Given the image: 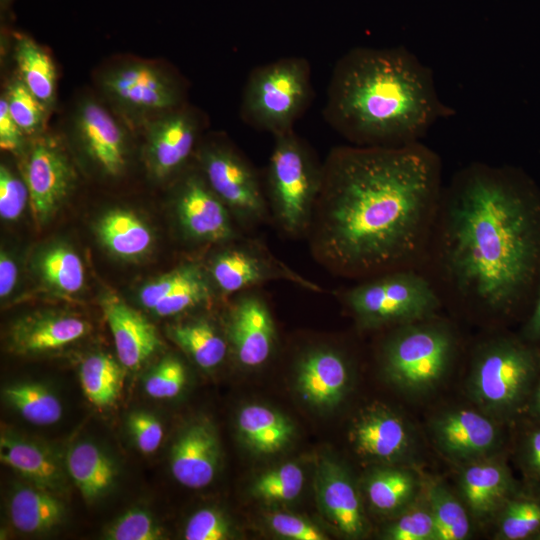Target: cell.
Returning a JSON list of instances; mask_svg holds the SVG:
<instances>
[{"instance_id":"cell-15","label":"cell","mask_w":540,"mask_h":540,"mask_svg":"<svg viewBox=\"0 0 540 540\" xmlns=\"http://www.w3.org/2000/svg\"><path fill=\"white\" fill-rule=\"evenodd\" d=\"M146 126L150 167L158 178H165L189 159L199 133V119L182 106L148 121Z\"/></svg>"},{"instance_id":"cell-18","label":"cell","mask_w":540,"mask_h":540,"mask_svg":"<svg viewBox=\"0 0 540 540\" xmlns=\"http://www.w3.org/2000/svg\"><path fill=\"white\" fill-rule=\"evenodd\" d=\"M275 326L266 303L256 294L245 293L234 304L229 319V336L238 361L258 367L270 357Z\"/></svg>"},{"instance_id":"cell-17","label":"cell","mask_w":540,"mask_h":540,"mask_svg":"<svg viewBox=\"0 0 540 540\" xmlns=\"http://www.w3.org/2000/svg\"><path fill=\"white\" fill-rule=\"evenodd\" d=\"M179 222L186 234L198 241L223 242L234 236L229 210L204 177H187L177 196Z\"/></svg>"},{"instance_id":"cell-30","label":"cell","mask_w":540,"mask_h":540,"mask_svg":"<svg viewBox=\"0 0 540 540\" xmlns=\"http://www.w3.org/2000/svg\"><path fill=\"white\" fill-rule=\"evenodd\" d=\"M102 243L115 255L134 258L151 246L149 228L132 212L113 210L102 217L98 225Z\"/></svg>"},{"instance_id":"cell-19","label":"cell","mask_w":540,"mask_h":540,"mask_svg":"<svg viewBox=\"0 0 540 540\" xmlns=\"http://www.w3.org/2000/svg\"><path fill=\"white\" fill-rule=\"evenodd\" d=\"M220 459L218 438L205 423H194L176 439L170 454V469L175 480L190 489L209 485Z\"/></svg>"},{"instance_id":"cell-38","label":"cell","mask_w":540,"mask_h":540,"mask_svg":"<svg viewBox=\"0 0 540 540\" xmlns=\"http://www.w3.org/2000/svg\"><path fill=\"white\" fill-rule=\"evenodd\" d=\"M3 96L10 115L25 135H35L42 131L50 109L25 86L19 77L9 82Z\"/></svg>"},{"instance_id":"cell-21","label":"cell","mask_w":540,"mask_h":540,"mask_svg":"<svg viewBox=\"0 0 540 540\" xmlns=\"http://www.w3.org/2000/svg\"><path fill=\"white\" fill-rule=\"evenodd\" d=\"M348 381L347 363L333 350L310 351L298 365V390L306 401L317 406L338 404L346 392Z\"/></svg>"},{"instance_id":"cell-27","label":"cell","mask_w":540,"mask_h":540,"mask_svg":"<svg viewBox=\"0 0 540 540\" xmlns=\"http://www.w3.org/2000/svg\"><path fill=\"white\" fill-rule=\"evenodd\" d=\"M66 466L82 497L88 501L104 495L117 475L112 460L90 442L73 445L67 453Z\"/></svg>"},{"instance_id":"cell-6","label":"cell","mask_w":540,"mask_h":540,"mask_svg":"<svg viewBox=\"0 0 540 540\" xmlns=\"http://www.w3.org/2000/svg\"><path fill=\"white\" fill-rule=\"evenodd\" d=\"M321 180L322 167L293 130L274 136L267 170L268 195L285 232L298 235L309 227Z\"/></svg>"},{"instance_id":"cell-35","label":"cell","mask_w":540,"mask_h":540,"mask_svg":"<svg viewBox=\"0 0 540 540\" xmlns=\"http://www.w3.org/2000/svg\"><path fill=\"white\" fill-rule=\"evenodd\" d=\"M79 378L86 398L93 405L103 408L113 405L118 399L123 372L110 355L98 353L82 362Z\"/></svg>"},{"instance_id":"cell-46","label":"cell","mask_w":540,"mask_h":540,"mask_svg":"<svg viewBox=\"0 0 540 540\" xmlns=\"http://www.w3.org/2000/svg\"><path fill=\"white\" fill-rule=\"evenodd\" d=\"M522 416L527 418L528 425L518 442L517 459L528 480L534 481L540 471V420Z\"/></svg>"},{"instance_id":"cell-13","label":"cell","mask_w":540,"mask_h":540,"mask_svg":"<svg viewBox=\"0 0 540 540\" xmlns=\"http://www.w3.org/2000/svg\"><path fill=\"white\" fill-rule=\"evenodd\" d=\"M210 274L215 285L227 294L246 291L279 278L318 290L316 285L301 279L262 249L249 244L234 246L219 253L211 263Z\"/></svg>"},{"instance_id":"cell-20","label":"cell","mask_w":540,"mask_h":540,"mask_svg":"<svg viewBox=\"0 0 540 540\" xmlns=\"http://www.w3.org/2000/svg\"><path fill=\"white\" fill-rule=\"evenodd\" d=\"M102 308L120 364L131 370L140 368L160 345L155 327L115 296L104 299Z\"/></svg>"},{"instance_id":"cell-7","label":"cell","mask_w":540,"mask_h":540,"mask_svg":"<svg viewBox=\"0 0 540 540\" xmlns=\"http://www.w3.org/2000/svg\"><path fill=\"white\" fill-rule=\"evenodd\" d=\"M404 324L384 348V370L402 390L420 394L446 375L455 352L451 330L437 322Z\"/></svg>"},{"instance_id":"cell-53","label":"cell","mask_w":540,"mask_h":540,"mask_svg":"<svg viewBox=\"0 0 540 540\" xmlns=\"http://www.w3.org/2000/svg\"><path fill=\"white\" fill-rule=\"evenodd\" d=\"M534 481H537V482L540 483V471H539V473H538V475H537V477H536V479Z\"/></svg>"},{"instance_id":"cell-8","label":"cell","mask_w":540,"mask_h":540,"mask_svg":"<svg viewBox=\"0 0 540 540\" xmlns=\"http://www.w3.org/2000/svg\"><path fill=\"white\" fill-rule=\"evenodd\" d=\"M346 302L365 326L408 324L430 318L439 307L431 285L414 272H394L346 293Z\"/></svg>"},{"instance_id":"cell-32","label":"cell","mask_w":540,"mask_h":540,"mask_svg":"<svg viewBox=\"0 0 540 540\" xmlns=\"http://www.w3.org/2000/svg\"><path fill=\"white\" fill-rule=\"evenodd\" d=\"M170 336L203 369H213L224 360L227 344L215 327L206 320L174 325Z\"/></svg>"},{"instance_id":"cell-50","label":"cell","mask_w":540,"mask_h":540,"mask_svg":"<svg viewBox=\"0 0 540 540\" xmlns=\"http://www.w3.org/2000/svg\"><path fill=\"white\" fill-rule=\"evenodd\" d=\"M520 336L540 347V282L535 301L523 323Z\"/></svg>"},{"instance_id":"cell-22","label":"cell","mask_w":540,"mask_h":540,"mask_svg":"<svg viewBox=\"0 0 540 540\" xmlns=\"http://www.w3.org/2000/svg\"><path fill=\"white\" fill-rule=\"evenodd\" d=\"M318 498L329 520L349 537L366 530L360 498L346 471L334 462L322 464L318 475Z\"/></svg>"},{"instance_id":"cell-40","label":"cell","mask_w":540,"mask_h":540,"mask_svg":"<svg viewBox=\"0 0 540 540\" xmlns=\"http://www.w3.org/2000/svg\"><path fill=\"white\" fill-rule=\"evenodd\" d=\"M390 540H436V526L426 498L405 508L386 530Z\"/></svg>"},{"instance_id":"cell-37","label":"cell","mask_w":540,"mask_h":540,"mask_svg":"<svg viewBox=\"0 0 540 540\" xmlns=\"http://www.w3.org/2000/svg\"><path fill=\"white\" fill-rule=\"evenodd\" d=\"M44 279L65 293L78 292L84 283V267L79 256L67 247H54L40 260Z\"/></svg>"},{"instance_id":"cell-44","label":"cell","mask_w":540,"mask_h":540,"mask_svg":"<svg viewBox=\"0 0 540 540\" xmlns=\"http://www.w3.org/2000/svg\"><path fill=\"white\" fill-rule=\"evenodd\" d=\"M29 191L26 182L13 174L5 165L0 167V216L15 220L23 212Z\"/></svg>"},{"instance_id":"cell-10","label":"cell","mask_w":540,"mask_h":540,"mask_svg":"<svg viewBox=\"0 0 540 540\" xmlns=\"http://www.w3.org/2000/svg\"><path fill=\"white\" fill-rule=\"evenodd\" d=\"M204 179L229 211L244 223H260L267 206L253 167L229 144H210L200 153Z\"/></svg>"},{"instance_id":"cell-33","label":"cell","mask_w":540,"mask_h":540,"mask_svg":"<svg viewBox=\"0 0 540 540\" xmlns=\"http://www.w3.org/2000/svg\"><path fill=\"white\" fill-rule=\"evenodd\" d=\"M497 520L500 539H540V493L520 486L498 512Z\"/></svg>"},{"instance_id":"cell-43","label":"cell","mask_w":540,"mask_h":540,"mask_svg":"<svg viewBox=\"0 0 540 540\" xmlns=\"http://www.w3.org/2000/svg\"><path fill=\"white\" fill-rule=\"evenodd\" d=\"M229 537L230 526L227 519L212 508L195 512L184 529L186 540H225Z\"/></svg>"},{"instance_id":"cell-5","label":"cell","mask_w":540,"mask_h":540,"mask_svg":"<svg viewBox=\"0 0 540 540\" xmlns=\"http://www.w3.org/2000/svg\"><path fill=\"white\" fill-rule=\"evenodd\" d=\"M311 69L301 57H285L255 68L244 85L241 116L274 136L293 130L312 99Z\"/></svg>"},{"instance_id":"cell-4","label":"cell","mask_w":540,"mask_h":540,"mask_svg":"<svg viewBox=\"0 0 540 540\" xmlns=\"http://www.w3.org/2000/svg\"><path fill=\"white\" fill-rule=\"evenodd\" d=\"M540 375V347L517 337H500L476 354L468 392L480 409L500 420L523 415Z\"/></svg>"},{"instance_id":"cell-16","label":"cell","mask_w":540,"mask_h":540,"mask_svg":"<svg viewBox=\"0 0 540 540\" xmlns=\"http://www.w3.org/2000/svg\"><path fill=\"white\" fill-rule=\"evenodd\" d=\"M520 486L504 460L493 455L463 463L459 474L461 498L477 519L497 515Z\"/></svg>"},{"instance_id":"cell-48","label":"cell","mask_w":540,"mask_h":540,"mask_svg":"<svg viewBox=\"0 0 540 540\" xmlns=\"http://www.w3.org/2000/svg\"><path fill=\"white\" fill-rule=\"evenodd\" d=\"M269 522L275 533L288 539H326V535L317 526L295 515L276 513L270 517Z\"/></svg>"},{"instance_id":"cell-36","label":"cell","mask_w":540,"mask_h":540,"mask_svg":"<svg viewBox=\"0 0 540 540\" xmlns=\"http://www.w3.org/2000/svg\"><path fill=\"white\" fill-rule=\"evenodd\" d=\"M436 526V540H463L470 535L471 524L466 508L440 482H430L425 496Z\"/></svg>"},{"instance_id":"cell-25","label":"cell","mask_w":540,"mask_h":540,"mask_svg":"<svg viewBox=\"0 0 540 540\" xmlns=\"http://www.w3.org/2000/svg\"><path fill=\"white\" fill-rule=\"evenodd\" d=\"M13 526L25 534L51 531L64 517L63 503L51 490L32 484L16 488L9 500Z\"/></svg>"},{"instance_id":"cell-51","label":"cell","mask_w":540,"mask_h":540,"mask_svg":"<svg viewBox=\"0 0 540 540\" xmlns=\"http://www.w3.org/2000/svg\"><path fill=\"white\" fill-rule=\"evenodd\" d=\"M17 280V267L15 262L1 252L0 255V296L7 297L14 289Z\"/></svg>"},{"instance_id":"cell-42","label":"cell","mask_w":540,"mask_h":540,"mask_svg":"<svg viewBox=\"0 0 540 540\" xmlns=\"http://www.w3.org/2000/svg\"><path fill=\"white\" fill-rule=\"evenodd\" d=\"M163 535L153 517L141 509L127 511L106 532V538L110 540H159Z\"/></svg>"},{"instance_id":"cell-49","label":"cell","mask_w":540,"mask_h":540,"mask_svg":"<svg viewBox=\"0 0 540 540\" xmlns=\"http://www.w3.org/2000/svg\"><path fill=\"white\" fill-rule=\"evenodd\" d=\"M25 133L13 120L7 102L2 95L0 99V147L4 151L16 153L24 144Z\"/></svg>"},{"instance_id":"cell-24","label":"cell","mask_w":540,"mask_h":540,"mask_svg":"<svg viewBox=\"0 0 540 540\" xmlns=\"http://www.w3.org/2000/svg\"><path fill=\"white\" fill-rule=\"evenodd\" d=\"M90 325L70 315H43L19 321L11 331V344L19 353L58 349L84 337Z\"/></svg>"},{"instance_id":"cell-39","label":"cell","mask_w":540,"mask_h":540,"mask_svg":"<svg viewBox=\"0 0 540 540\" xmlns=\"http://www.w3.org/2000/svg\"><path fill=\"white\" fill-rule=\"evenodd\" d=\"M303 484V470L290 462L260 475L253 492L265 501H291L300 494Z\"/></svg>"},{"instance_id":"cell-45","label":"cell","mask_w":540,"mask_h":540,"mask_svg":"<svg viewBox=\"0 0 540 540\" xmlns=\"http://www.w3.org/2000/svg\"><path fill=\"white\" fill-rule=\"evenodd\" d=\"M128 428L137 448L144 454L155 452L163 439L161 422L152 414L137 411L128 417Z\"/></svg>"},{"instance_id":"cell-31","label":"cell","mask_w":540,"mask_h":540,"mask_svg":"<svg viewBox=\"0 0 540 540\" xmlns=\"http://www.w3.org/2000/svg\"><path fill=\"white\" fill-rule=\"evenodd\" d=\"M418 482L410 471L401 468L375 470L367 479L370 504L383 513L407 508L415 501Z\"/></svg>"},{"instance_id":"cell-9","label":"cell","mask_w":540,"mask_h":540,"mask_svg":"<svg viewBox=\"0 0 540 540\" xmlns=\"http://www.w3.org/2000/svg\"><path fill=\"white\" fill-rule=\"evenodd\" d=\"M100 85L108 100L128 119L149 121L183 106L180 83L145 61H128L106 71Z\"/></svg>"},{"instance_id":"cell-47","label":"cell","mask_w":540,"mask_h":540,"mask_svg":"<svg viewBox=\"0 0 540 540\" xmlns=\"http://www.w3.org/2000/svg\"><path fill=\"white\" fill-rule=\"evenodd\" d=\"M195 267L194 265L182 266L145 285L139 294L141 304L152 311L157 304L190 276L189 274L194 271Z\"/></svg>"},{"instance_id":"cell-11","label":"cell","mask_w":540,"mask_h":540,"mask_svg":"<svg viewBox=\"0 0 540 540\" xmlns=\"http://www.w3.org/2000/svg\"><path fill=\"white\" fill-rule=\"evenodd\" d=\"M74 179L72 166L57 141L39 137L25 163L29 203L37 221L46 220L67 196Z\"/></svg>"},{"instance_id":"cell-1","label":"cell","mask_w":540,"mask_h":540,"mask_svg":"<svg viewBox=\"0 0 540 540\" xmlns=\"http://www.w3.org/2000/svg\"><path fill=\"white\" fill-rule=\"evenodd\" d=\"M440 176L439 157L421 142L334 148L311 221L319 260L364 275L412 257L438 204Z\"/></svg>"},{"instance_id":"cell-52","label":"cell","mask_w":540,"mask_h":540,"mask_svg":"<svg viewBox=\"0 0 540 540\" xmlns=\"http://www.w3.org/2000/svg\"><path fill=\"white\" fill-rule=\"evenodd\" d=\"M523 415L540 420V375L532 389Z\"/></svg>"},{"instance_id":"cell-12","label":"cell","mask_w":540,"mask_h":540,"mask_svg":"<svg viewBox=\"0 0 540 540\" xmlns=\"http://www.w3.org/2000/svg\"><path fill=\"white\" fill-rule=\"evenodd\" d=\"M438 448L449 458L466 463L497 452L502 431L493 417L471 409H453L432 423Z\"/></svg>"},{"instance_id":"cell-34","label":"cell","mask_w":540,"mask_h":540,"mask_svg":"<svg viewBox=\"0 0 540 540\" xmlns=\"http://www.w3.org/2000/svg\"><path fill=\"white\" fill-rule=\"evenodd\" d=\"M3 396L14 410L33 425H52L62 417L61 402L50 389L40 383L23 382L7 386Z\"/></svg>"},{"instance_id":"cell-26","label":"cell","mask_w":540,"mask_h":540,"mask_svg":"<svg viewBox=\"0 0 540 540\" xmlns=\"http://www.w3.org/2000/svg\"><path fill=\"white\" fill-rule=\"evenodd\" d=\"M0 459L4 465L35 485L55 491L64 484V475L56 460L32 442L13 436H2Z\"/></svg>"},{"instance_id":"cell-29","label":"cell","mask_w":540,"mask_h":540,"mask_svg":"<svg viewBox=\"0 0 540 540\" xmlns=\"http://www.w3.org/2000/svg\"><path fill=\"white\" fill-rule=\"evenodd\" d=\"M14 58L20 80L49 109L56 99L57 73L47 51L26 36L17 38Z\"/></svg>"},{"instance_id":"cell-28","label":"cell","mask_w":540,"mask_h":540,"mask_svg":"<svg viewBox=\"0 0 540 540\" xmlns=\"http://www.w3.org/2000/svg\"><path fill=\"white\" fill-rule=\"evenodd\" d=\"M237 425L246 444L263 454L281 450L294 433L292 423L284 415L257 404L247 405L241 409Z\"/></svg>"},{"instance_id":"cell-14","label":"cell","mask_w":540,"mask_h":540,"mask_svg":"<svg viewBox=\"0 0 540 540\" xmlns=\"http://www.w3.org/2000/svg\"><path fill=\"white\" fill-rule=\"evenodd\" d=\"M74 132L91 160L107 175H119L126 165V134L120 123L94 99L79 103Z\"/></svg>"},{"instance_id":"cell-41","label":"cell","mask_w":540,"mask_h":540,"mask_svg":"<svg viewBox=\"0 0 540 540\" xmlns=\"http://www.w3.org/2000/svg\"><path fill=\"white\" fill-rule=\"evenodd\" d=\"M186 384V371L179 359L164 358L148 375L144 382L145 392L155 399H170L177 396Z\"/></svg>"},{"instance_id":"cell-3","label":"cell","mask_w":540,"mask_h":540,"mask_svg":"<svg viewBox=\"0 0 540 540\" xmlns=\"http://www.w3.org/2000/svg\"><path fill=\"white\" fill-rule=\"evenodd\" d=\"M454 114L437 92L432 70L403 46L355 47L334 66L324 118L358 146L420 142Z\"/></svg>"},{"instance_id":"cell-2","label":"cell","mask_w":540,"mask_h":540,"mask_svg":"<svg viewBox=\"0 0 540 540\" xmlns=\"http://www.w3.org/2000/svg\"><path fill=\"white\" fill-rule=\"evenodd\" d=\"M444 260L456 288L483 307L533 306L540 282V189L512 167L473 164L445 193Z\"/></svg>"},{"instance_id":"cell-23","label":"cell","mask_w":540,"mask_h":540,"mask_svg":"<svg viewBox=\"0 0 540 540\" xmlns=\"http://www.w3.org/2000/svg\"><path fill=\"white\" fill-rule=\"evenodd\" d=\"M352 437L355 448L365 457L394 460L410 448L411 435L405 422L385 409H374L361 416Z\"/></svg>"}]
</instances>
